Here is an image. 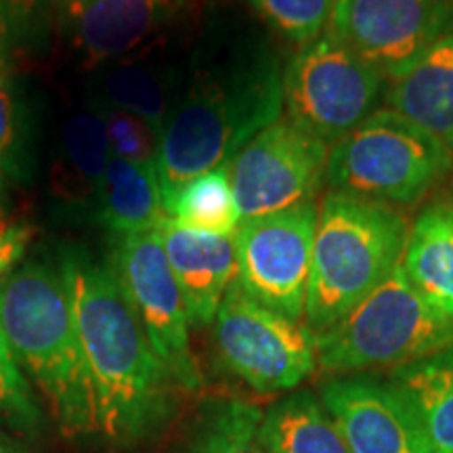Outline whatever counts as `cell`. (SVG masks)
I'll use <instances>...</instances> for the list:
<instances>
[{"mask_svg": "<svg viewBox=\"0 0 453 453\" xmlns=\"http://www.w3.org/2000/svg\"><path fill=\"white\" fill-rule=\"evenodd\" d=\"M263 418L258 407L242 401L219 407L194 453H271L263 434Z\"/></svg>", "mask_w": 453, "mask_h": 453, "instance_id": "obj_24", "label": "cell"}, {"mask_svg": "<svg viewBox=\"0 0 453 453\" xmlns=\"http://www.w3.org/2000/svg\"><path fill=\"white\" fill-rule=\"evenodd\" d=\"M111 160L104 118L95 104L73 111L61 133L53 189L67 203L95 206Z\"/></svg>", "mask_w": 453, "mask_h": 453, "instance_id": "obj_19", "label": "cell"}, {"mask_svg": "<svg viewBox=\"0 0 453 453\" xmlns=\"http://www.w3.org/2000/svg\"><path fill=\"white\" fill-rule=\"evenodd\" d=\"M283 113V65L252 32L217 30L187 57L185 81L160 139L162 200L226 166Z\"/></svg>", "mask_w": 453, "mask_h": 453, "instance_id": "obj_1", "label": "cell"}, {"mask_svg": "<svg viewBox=\"0 0 453 453\" xmlns=\"http://www.w3.org/2000/svg\"><path fill=\"white\" fill-rule=\"evenodd\" d=\"M384 78L332 32L303 44L283 65L288 120L334 145L376 111Z\"/></svg>", "mask_w": 453, "mask_h": 453, "instance_id": "obj_7", "label": "cell"}, {"mask_svg": "<svg viewBox=\"0 0 453 453\" xmlns=\"http://www.w3.org/2000/svg\"><path fill=\"white\" fill-rule=\"evenodd\" d=\"M164 212L170 220L196 234L235 235L242 217L231 187L229 164L194 177L174 189L164 200Z\"/></svg>", "mask_w": 453, "mask_h": 453, "instance_id": "obj_23", "label": "cell"}, {"mask_svg": "<svg viewBox=\"0 0 453 453\" xmlns=\"http://www.w3.org/2000/svg\"><path fill=\"white\" fill-rule=\"evenodd\" d=\"M388 387L407 405L428 453H453V344L401 365Z\"/></svg>", "mask_w": 453, "mask_h": 453, "instance_id": "obj_18", "label": "cell"}, {"mask_svg": "<svg viewBox=\"0 0 453 453\" xmlns=\"http://www.w3.org/2000/svg\"><path fill=\"white\" fill-rule=\"evenodd\" d=\"M110 265L170 380L185 388L200 387L202 376L189 344V315L157 229L116 237Z\"/></svg>", "mask_w": 453, "mask_h": 453, "instance_id": "obj_10", "label": "cell"}, {"mask_svg": "<svg viewBox=\"0 0 453 453\" xmlns=\"http://www.w3.org/2000/svg\"><path fill=\"white\" fill-rule=\"evenodd\" d=\"M0 220H3V206H0Z\"/></svg>", "mask_w": 453, "mask_h": 453, "instance_id": "obj_32", "label": "cell"}, {"mask_svg": "<svg viewBox=\"0 0 453 453\" xmlns=\"http://www.w3.org/2000/svg\"><path fill=\"white\" fill-rule=\"evenodd\" d=\"M157 234L183 294L189 324L211 326L237 275L235 237L196 234L168 217L157 225Z\"/></svg>", "mask_w": 453, "mask_h": 453, "instance_id": "obj_15", "label": "cell"}, {"mask_svg": "<svg viewBox=\"0 0 453 453\" xmlns=\"http://www.w3.org/2000/svg\"><path fill=\"white\" fill-rule=\"evenodd\" d=\"M30 170L27 128L19 101L9 81V73H0V174L24 179Z\"/></svg>", "mask_w": 453, "mask_h": 453, "instance_id": "obj_27", "label": "cell"}, {"mask_svg": "<svg viewBox=\"0 0 453 453\" xmlns=\"http://www.w3.org/2000/svg\"><path fill=\"white\" fill-rule=\"evenodd\" d=\"M0 453H13V451H11V447L4 443L3 437H0Z\"/></svg>", "mask_w": 453, "mask_h": 453, "instance_id": "obj_31", "label": "cell"}, {"mask_svg": "<svg viewBox=\"0 0 453 453\" xmlns=\"http://www.w3.org/2000/svg\"><path fill=\"white\" fill-rule=\"evenodd\" d=\"M277 34L288 41L313 42L330 26L338 0H248Z\"/></svg>", "mask_w": 453, "mask_h": 453, "instance_id": "obj_25", "label": "cell"}, {"mask_svg": "<svg viewBox=\"0 0 453 453\" xmlns=\"http://www.w3.org/2000/svg\"><path fill=\"white\" fill-rule=\"evenodd\" d=\"M0 416H9L17 424H32L36 420L30 388L24 372L15 364L3 327H0Z\"/></svg>", "mask_w": 453, "mask_h": 453, "instance_id": "obj_28", "label": "cell"}, {"mask_svg": "<svg viewBox=\"0 0 453 453\" xmlns=\"http://www.w3.org/2000/svg\"><path fill=\"white\" fill-rule=\"evenodd\" d=\"M263 434L271 453H350L324 403L309 393L271 407Z\"/></svg>", "mask_w": 453, "mask_h": 453, "instance_id": "obj_22", "label": "cell"}, {"mask_svg": "<svg viewBox=\"0 0 453 453\" xmlns=\"http://www.w3.org/2000/svg\"><path fill=\"white\" fill-rule=\"evenodd\" d=\"M0 327L67 434L97 430L95 396L64 269L30 263L0 283Z\"/></svg>", "mask_w": 453, "mask_h": 453, "instance_id": "obj_3", "label": "cell"}, {"mask_svg": "<svg viewBox=\"0 0 453 453\" xmlns=\"http://www.w3.org/2000/svg\"><path fill=\"white\" fill-rule=\"evenodd\" d=\"M330 147L288 118L271 124L229 162L242 220L313 202L326 179Z\"/></svg>", "mask_w": 453, "mask_h": 453, "instance_id": "obj_11", "label": "cell"}, {"mask_svg": "<svg viewBox=\"0 0 453 453\" xmlns=\"http://www.w3.org/2000/svg\"><path fill=\"white\" fill-rule=\"evenodd\" d=\"M405 219L390 206L330 194L321 203L304 319L321 334L338 324L403 260Z\"/></svg>", "mask_w": 453, "mask_h": 453, "instance_id": "obj_4", "label": "cell"}, {"mask_svg": "<svg viewBox=\"0 0 453 453\" xmlns=\"http://www.w3.org/2000/svg\"><path fill=\"white\" fill-rule=\"evenodd\" d=\"M189 0H61L72 47L90 67L145 49L185 15Z\"/></svg>", "mask_w": 453, "mask_h": 453, "instance_id": "obj_13", "label": "cell"}, {"mask_svg": "<svg viewBox=\"0 0 453 453\" xmlns=\"http://www.w3.org/2000/svg\"><path fill=\"white\" fill-rule=\"evenodd\" d=\"M187 59L145 49L95 67V104L116 107L150 124L162 139L164 127L185 81Z\"/></svg>", "mask_w": 453, "mask_h": 453, "instance_id": "obj_16", "label": "cell"}, {"mask_svg": "<svg viewBox=\"0 0 453 453\" xmlns=\"http://www.w3.org/2000/svg\"><path fill=\"white\" fill-rule=\"evenodd\" d=\"M101 118H104L107 139H110L111 156L133 164H157L160 154V137L154 133L150 124L133 116V113L116 110V107L99 105Z\"/></svg>", "mask_w": 453, "mask_h": 453, "instance_id": "obj_26", "label": "cell"}, {"mask_svg": "<svg viewBox=\"0 0 453 453\" xmlns=\"http://www.w3.org/2000/svg\"><path fill=\"white\" fill-rule=\"evenodd\" d=\"M449 214H451V220H453V206H451V211H449Z\"/></svg>", "mask_w": 453, "mask_h": 453, "instance_id": "obj_33", "label": "cell"}, {"mask_svg": "<svg viewBox=\"0 0 453 453\" xmlns=\"http://www.w3.org/2000/svg\"><path fill=\"white\" fill-rule=\"evenodd\" d=\"M61 269L93 388L97 430L111 441L137 439L162 410L168 372L111 265L76 252Z\"/></svg>", "mask_w": 453, "mask_h": 453, "instance_id": "obj_2", "label": "cell"}, {"mask_svg": "<svg viewBox=\"0 0 453 453\" xmlns=\"http://www.w3.org/2000/svg\"><path fill=\"white\" fill-rule=\"evenodd\" d=\"M317 364L330 372L405 365L453 344V319L413 290L396 265L330 330L315 334Z\"/></svg>", "mask_w": 453, "mask_h": 453, "instance_id": "obj_6", "label": "cell"}, {"mask_svg": "<svg viewBox=\"0 0 453 453\" xmlns=\"http://www.w3.org/2000/svg\"><path fill=\"white\" fill-rule=\"evenodd\" d=\"M449 0H338L330 32L390 82L445 36Z\"/></svg>", "mask_w": 453, "mask_h": 453, "instance_id": "obj_12", "label": "cell"}, {"mask_svg": "<svg viewBox=\"0 0 453 453\" xmlns=\"http://www.w3.org/2000/svg\"><path fill=\"white\" fill-rule=\"evenodd\" d=\"M95 214L116 237L157 229L166 219L157 164H133L111 156Z\"/></svg>", "mask_w": 453, "mask_h": 453, "instance_id": "obj_20", "label": "cell"}, {"mask_svg": "<svg viewBox=\"0 0 453 453\" xmlns=\"http://www.w3.org/2000/svg\"><path fill=\"white\" fill-rule=\"evenodd\" d=\"M453 166V156L410 118L376 110L327 156L326 180L338 196L407 206L433 189Z\"/></svg>", "mask_w": 453, "mask_h": 453, "instance_id": "obj_5", "label": "cell"}, {"mask_svg": "<svg viewBox=\"0 0 453 453\" xmlns=\"http://www.w3.org/2000/svg\"><path fill=\"white\" fill-rule=\"evenodd\" d=\"M387 101L390 110L422 127L453 156V32L390 82Z\"/></svg>", "mask_w": 453, "mask_h": 453, "instance_id": "obj_17", "label": "cell"}, {"mask_svg": "<svg viewBox=\"0 0 453 453\" xmlns=\"http://www.w3.org/2000/svg\"><path fill=\"white\" fill-rule=\"evenodd\" d=\"M214 342L223 364L258 393L298 387L317 365L315 334L257 303L237 280L214 317Z\"/></svg>", "mask_w": 453, "mask_h": 453, "instance_id": "obj_8", "label": "cell"}, {"mask_svg": "<svg viewBox=\"0 0 453 453\" xmlns=\"http://www.w3.org/2000/svg\"><path fill=\"white\" fill-rule=\"evenodd\" d=\"M319 208L300 203L242 220L235 231L237 283L265 307L300 321L307 304Z\"/></svg>", "mask_w": 453, "mask_h": 453, "instance_id": "obj_9", "label": "cell"}, {"mask_svg": "<svg viewBox=\"0 0 453 453\" xmlns=\"http://www.w3.org/2000/svg\"><path fill=\"white\" fill-rule=\"evenodd\" d=\"M30 237V225L19 220H0V280L24 257Z\"/></svg>", "mask_w": 453, "mask_h": 453, "instance_id": "obj_30", "label": "cell"}, {"mask_svg": "<svg viewBox=\"0 0 453 453\" xmlns=\"http://www.w3.org/2000/svg\"><path fill=\"white\" fill-rule=\"evenodd\" d=\"M26 11L19 0H0V73H9L26 30Z\"/></svg>", "mask_w": 453, "mask_h": 453, "instance_id": "obj_29", "label": "cell"}, {"mask_svg": "<svg viewBox=\"0 0 453 453\" xmlns=\"http://www.w3.org/2000/svg\"><path fill=\"white\" fill-rule=\"evenodd\" d=\"M321 399L350 453H428L416 420L388 384L340 378L326 384Z\"/></svg>", "mask_w": 453, "mask_h": 453, "instance_id": "obj_14", "label": "cell"}, {"mask_svg": "<svg viewBox=\"0 0 453 453\" xmlns=\"http://www.w3.org/2000/svg\"><path fill=\"white\" fill-rule=\"evenodd\" d=\"M407 280L433 309L453 319V220L443 208H428L416 220L403 252Z\"/></svg>", "mask_w": 453, "mask_h": 453, "instance_id": "obj_21", "label": "cell"}]
</instances>
